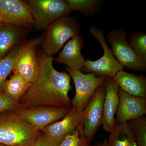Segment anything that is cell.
<instances>
[{"label":"cell","instance_id":"obj_22","mask_svg":"<svg viewBox=\"0 0 146 146\" xmlns=\"http://www.w3.org/2000/svg\"><path fill=\"white\" fill-rule=\"evenodd\" d=\"M128 40L134 52L146 64V34L141 31L135 32L129 35Z\"/></svg>","mask_w":146,"mask_h":146},{"label":"cell","instance_id":"obj_19","mask_svg":"<svg viewBox=\"0 0 146 146\" xmlns=\"http://www.w3.org/2000/svg\"><path fill=\"white\" fill-rule=\"evenodd\" d=\"M31 84L18 74H13L9 79L6 80L3 93L11 99L19 104Z\"/></svg>","mask_w":146,"mask_h":146},{"label":"cell","instance_id":"obj_6","mask_svg":"<svg viewBox=\"0 0 146 146\" xmlns=\"http://www.w3.org/2000/svg\"><path fill=\"white\" fill-rule=\"evenodd\" d=\"M127 33L121 29H112L107 35L113 56L124 68L134 71H146V64L138 57L127 40Z\"/></svg>","mask_w":146,"mask_h":146},{"label":"cell","instance_id":"obj_5","mask_svg":"<svg viewBox=\"0 0 146 146\" xmlns=\"http://www.w3.org/2000/svg\"><path fill=\"white\" fill-rule=\"evenodd\" d=\"M89 32L101 45L104 54L101 58L95 61L87 59L85 65L80 71L84 73H92L99 76L114 78L117 73L123 70L124 68L115 59L111 49L107 44L102 31L92 26L89 29Z\"/></svg>","mask_w":146,"mask_h":146},{"label":"cell","instance_id":"obj_17","mask_svg":"<svg viewBox=\"0 0 146 146\" xmlns=\"http://www.w3.org/2000/svg\"><path fill=\"white\" fill-rule=\"evenodd\" d=\"M118 87L127 94L146 98V78L123 70L118 72L114 77Z\"/></svg>","mask_w":146,"mask_h":146},{"label":"cell","instance_id":"obj_29","mask_svg":"<svg viewBox=\"0 0 146 146\" xmlns=\"http://www.w3.org/2000/svg\"><path fill=\"white\" fill-rule=\"evenodd\" d=\"M87 146H94V145H87Z\"/></svg>","mask_w":146,"mask_h":146},{"label":"cell","instance_id":"obj_2","mask_svg":"<svg viewBox=\"0 0 146 146\" xmlns=\"http://www.w3.org/2000/svg\"><path fill=\"white\" fill-rule=\"evenodd\" d=\"M39 131L14 111L0 113V143L7 146H33Z\"/></svg>","mask_w":146,"mask_h":146},{"label":"cell","instance_id":"obj_7","mask_svg":"<svg viewBox=\"0 0 146 146\" xmlns=\"http://www.w3.org/2000/svg\"><path fill=\"white\" fill-rule=\"evenodd\" d=\"M75 86V96L72 100V107L79 112H82L89 104L97 88L104 84L108 77L98 76L92 73L84 74L80 71L66 68Z\"/></svg>","mask_w":146,"mask_h":146},{"label":"cell","instance_id":"obj_27","mask_svg":"<svg viewBox=\"0 0 146 146\" xmlns=\"http://www.w3.org/2000/svg\"><path fill=\"white\" fill-rule=\"evenodd\" d=\"M94 146H108V141L107 139H105L102 143L97 144Z\"/></svg>","mask_w":146,"mask_h":146},{"label":"cell","instance_id":"obj_8","mask_svg":"<svg viewBox=\"0 0 146 146\" xmlns=\"http://www.w3.org/2000/svg\"><path fill=\"white\" fill-rule=\"evenodd\" d=\"M71 108L49 106L24 107L19 104L14 112L39 131L62 119Z\"/></svg>","mask_w":146,"mask_h":146},{"label":"cell","instance_id":"obj_9","mask_svg":"<svg viewBox=\"0 0 146 146\" xmlns=\"http://www.w3.org/2000/svg\"><path fill=\"white\" fill-rule=\"evenodd\" d=\"M42 39L40 36L21 44L13 64V74H18L30 83L34 81L38 72L36 49Z\"/></svg>","mask_w":146,"mask_h":146},{"label":"cell","instance_id":"obj_26","mask_svg":"<svg viewBox=\"0 0 146 146\" xmlns=\"http://www.w3.org/2000/svg\"><path fill=\"white\" fill-rule=\"evenodd\" d=\"M33 146H58V145L42 131L39 130L36 141Z\"/></svg>","mask_w":146,"mask_h":146},{"label":"cell","instance_id":"obj_18","mask_svg":"<svg viewBox=\"0 0 146 146\" xmlns=\"http://www.w3.org/2000/svg\"><path fill=\"white\" fill-rule=\"evenodd\" d=\"M108 143V146H138L128 122L115 124L110 133Z\"/></svg>","mask_w":146,"mask_h":146},{"label":"cell","instance_id":"obj_20","mask_svg":"<svg viewBox=\"0 0 146 146\" xmlns=\"http://www.w3.org/2000/svg\"><path fill=\"white\" fill-rule=\"evenodd\" d=\"M21 45L14 47L4 57L0 58V94L3 93L5 84L7 77L12 72Z\"/></svg>","mask_w":146,"mask_h":146},{"label":"cell","instance_id":"obj_1","mask_svg":"<svg viewBox=\"0 0 146 146\" xmlns=\"http://www.w3.org/2000/svg\"><path fill=\"white\" fill-rule=\"evenodd\" d=\"M38 72L35 79L21 98L19 104L24 107L49 106L71 108L68 96L71 90L70 75L54 68V58L43 52L38 54Z\"/></svg>","mask_w":146,"mask_h":146},{"label":"cell","instance_id":"obj_10","mask_svg":"<svg viewBox=\"0 0 146 146\" xmlns=\"http://www.w3.org/2000/svg\"><path fill=\"white\" fill-rule=\"evenodd\" d=\"M106 91L105 84L97 88L89 104L83 110L84 134L89 143L102 124Z\"/></svg>","mask_w":146,"mask_h":146},{"label":"cell","instance_id":"obj_25","mask_svg":"<svg viewBox=\"0 0 146 146\" xmlns=\"http://www.w3.org/2000/svg\"><path fill=\"white\" fill-rule=\"evenodd\" d=\"M19 104L13 101L4 93L0 94V113L7 111H15Z\"/></svg>","mask_w":146,"mask_h":146},{"label":"cell","instance_id":"obj_14","mask_svg":"<svg viewBox=\"0 0 146 146\" xmlns=\"http://www.w3.org/2000/svg\"><path fill=\"white\" fill-rule=\"evenodd\" d=\"M105 86L106 94L103 103L102 124L104 129L110 133L116 124L115 116L119 104V87L114 78L110 77H108Z\"/></svg>","mask_w":146,"mask_h":146},{"label":"cell","instance_id":"obj_15","mask_svg":"<svg viewBox=\"0 0 146 146\" xmlns=\"http://www.w3.org/2000/svg\"><path fill=\"white\" fill-rule=\"evenodd\" d=\"M83 37L79 34L71 38L63 47L55 61L67 65L72 70L81 71L86 60L81 52Z\"/></svg>","mask_w":146,"mask_h":146},{"label":"cell","instance_id":"obj_24","mask_svg":"<svg viewBox=\"0 0 146 146\" xmlns=\"http://www.w3.org/2000/svg\"><path fill=\"white\" fill-rule=\"evenodd\" d=\"M132 127L138 146H146V117L143 116L128 121Z\"/></svg>","mask_w":146,"mask_h":146},{"label":"cell","instance_id":"obj_11","mask_svg":"<svg viewBox=\"0 0 146 146\" xmlns=\"http://www.w3.org/2000/svg\"><path fill=\"white\" fill-rule=\"evenodd\" d=\"M0 24L30 29L35 25L27 3L21 0H0Z\"/></svg>","mask_w":146,"mask_h":146},{"label":"cell","instance_id":"obj_16","mask_svg":"<svg viewBox=\"0 0 146 146\" xmlns=\"http://www.w3.org/2000/svg\"><path fill=\"white\" fill-rule=\"evenodd\" d=\"M28 28L0 24V58L6 55L14 47L24 43Z\"/></svg>","mask_w":146,"mask_h":146},{"label":"cell","instance_id":"obj_28","mask_svg":"<svg viewBox=\"0 0 146 146\" xmlns=\"http://www.w3.org/2000/svg\"><path fill=\"white\" fill-rule=\"evenodd\" d=\"M0 146H7L5 145H3L2 144L0 143Z\"/></svg>","mask_w":146,"mask_h":146},{"label":"cell","instance_id":"obj_23","mask_svg":"<svg viewBox=\"0 0 146 146\" xmlns=\"http://www.w3.org/2000/svg\"><path fill=\"white\" fill-rule=\"evenodd\" d=\"M90 143L84 136L83 124L81 123L72 133L63 138L58 146H87Z\"/></svg>","mask_w":146,"mask_h":146},{"label":"cell","instance_id":"obj_12","mask_svg":"<svg viewBox=\"0 0 146 146\" xmlns=\"http://www.w3.org/2000/svg\"><path fill=\"white\" fill-rule=\"evenodd\" d=\"M119 102L116 124L128 122L146 114V98L132 96L119 87Z\"/></svg>","mask_w":146,"mask_h":146},{"label":"cell","instance_id":"obj_4","mask_svg":"<svg viewBox=\"0 0 146 146\" xmlns=\"http://www.w3.org/2000/svg\"><path fill=\"white\" fill-rule=\"evenodd\" d=\"M35 25L42 29H47L58 19L70 16L72 12L64 0H29L26 1Z\"/></svg>","mask_w":146,"mask_h":146},{"label":"cell","instance_id":"obj_3","mask_svg":"<svg viewBox=\"0 0 146 146\" xmlns=\"http://www.w3.org/2000/svg\"><path fill=\"white\" fill-rule=\"evenodd\" d=\"M80 25L74 17H63L54 21L48 27L42 41L43 52L49 56L57 53L70 38L79 34Z\"/></svg>","mask_w":146,"mask_h":146},{"label":"cell","instance_id":"obj_21","mask_svg":"<svg viewBox=\"0 0 146 146\" xmlns=\"http://www.w3.org/2000/svg\"><path fill=\"white\" fill-rule=\"evenodd\" d=\"M71 10L78 11L85 16L94 15L102 5V0H66Z\"/></svg>","mask_w":146,"mask_h":146},{"label":"cell","instance_id":"obj_13","mask_svg":"<svg viewBox=\"0 0 146 146\" xmlns=\"http://www.w3.org/2000/svg\"><path fill=\"white\" fill-rule=\"evenodd\" d=\"M83 116V111L79 112L72 107L62 119L47 126L41 131L58 145L82 122Z\"/></svg>","mask_w":146,"mask_h":146}]
</instances>
